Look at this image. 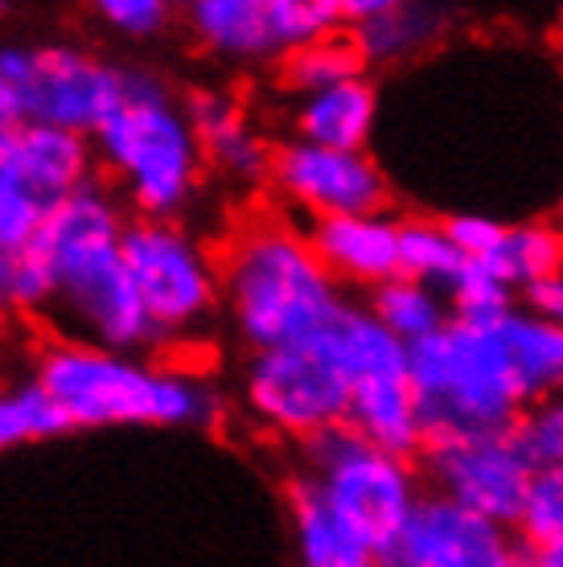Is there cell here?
<instances>
[{
    "label": "cell",
    "instance_id": "cell-1",
    "mask_svg": "<svg viewBox=\"0 0 563 567\" xmlns=\"http://www.w3.org/2000/svg\"><path fill=\"white\" fill-rule=\"evenodd\" d=\"M124 227L120 198L108 185L91 182L45 218L29 251L50 280V305L71 317L79 341L136 354L153 346L156 333L124 268Z\"/></svg>",
    "mask_w": 563,
    "mask_h": 567
},
{
    "label": "cell",
    "instance_id": "cell-2",
    "mask_svg": "<svg viewBox=\"0 0 563 567\" xmlns=\"http://www.w3.org/2000/svg\"><path fill=\"white\" fill-rule=\"evenodd\" d=\"M33 386L42 391L66 432L74 427H211L223 415V399L190 370L149 362L141 354L99 350L91 341H54L38 354Z\"/></svg>",
    "mask_w": 563,
    "mask_h": 567
},
{
    "label": "cell",
    "instance_id": "cell-3",
    "mask_svg": "<svg viewBox=\"0 0 563 567\" xmlns=\"http://www.w3.org/2000/svg\"><path fill=\"white\" fill-rule=\"evenodd\" d=\"M218 305L252 354L313 338L346 305L309 230L280 214L247 218L218 259Z\"/></svg>",
    "mask_w": 563,
    "mask_h": 567
},
{
    "label": "cell",
    "instance_id": "cell-4",
    "mask_svg": "<svg viewBox=\"0 0 563 567\" xmlns=\"http://www.w3.org/2000/svg\"><path fill=\"white\" fill-rule=\"evenodd\" d=\"M91 153L136 218L156 223H177L206 173L185 100L144 66H124V95L91 136Z\"/></svg>",
    "mask_w": 563,
    "mask_h": 567
},
{
    "label": "cell",
    "instance_id": "cell-5",
    "mask_svg": "<svg viewBox=\"0 0 563 567\" xmlns=\"http://www.w3.org/2000/svg\"><path fill=\"white\" fill-rule=\"evenodd\" d=\"M408 379L428 436L506 432L531 403L493 326H449L408 346Z\"/></svg>",
    "mask_w": 563,
    "mask_h": 567
},
{
    "label": "cell",
    "instance_id": "cell-6",
    "mask_svg": "<svg viewBox=\"0 0 563 567\" xmlns=\"http://www.w3.org/2000/svg\"><path fill=\"white\" fill-rule=\"evenodd\" d=\"M305 477L346 539L370 555L403 530L423 497L416 461L382 453L346 424L305 440Z\"/></svg>",
    "mask_w": 563,
    "mask_h": 567
},
{
    "label": "cell",
    "instance_id": "cell-7",
    "mask_svg": "<svg viewBox=\"0 0 563 567\" xmlns=\"http://www.w3.org/2000/svg\"><path fill=\"white\" fill-rule=\"evenodd\" d=\"M0 74L17 86L25 124L91 141L124 95V66L74 42H0Z\"/></svg>",
    "mask_w": 563,
    "mask_h": 567
},
{
    "label": "cell",
    "instance_id": "cell-8",
    "mask_svg": "<svg viewBox=\"0 0 563 567\" xmlns=\"http://www.w3.org/2000/svg\"><path fill=\"white\" fill-rule=\"evenodd\" d=\"M124 268L156 341L194 333L218 309V264L182 223L127 218Z\"/></svg>",
    "mask_w": 563,
    "mask_h": 567
},
{
    "label": "cell",
    "instance_id": "cell-9",
    "mask_svg": "<svg viewBox=\"0 0 563 567\" xmlns=\"http://www.w3.org/2000/svg\"><path fill=\"white\" fill-rule=\"evenodd\" d=\"M243 399L264 427L296 436L300 444L346 424L350 379L321 333L247 358Z\"/></svg>",
    "mask_w": 563,
    "mask_h": 567
},
{
    "label": "cell",
    "instance_id": "cell-10",
    "mask_svg": "<svg viewBox=\"0 0 563 567\" xmlns=\"http://www.w3.org/2000/svg\"><path fill=\"white\" fill-rule=\"evenodd\" d=\"M95 182L91 141L25 124L0 136V247H29L42 223Z\"/></svg>",
    "mask_w": 563,
    "mask_h": 567
},
{
    "label": "cell",
    "instance_id": "cell-11",
    "mask_svg": "<svg viewBox=\"0 0 563 567\" xmlns=\"http://www.w3.org/2000/svg\"><path fill=\"white\" fill-rule=\"evenodd\" d=\"M420 482L428 494L498 526H519L535 468L506 432H444L420 449Z\"/></svg>",
    "mask_w": 563,
    "mask_h": 567
},
{
    "label": "cell",
    "instance_id": "cell-12",
    "mask_svg": "<svg viewBox=\"0 0 563 567\" xmlns=\"http://www.w3.org/2000/svg\"><path fill=\"white\" fill-rule=\"evenodd\" d=\"M379 567H526V543L519 530L452 506L428 494L387 547L375 551Z\"/></svg>",
    "mask_w": 563,
    "mask_h": 567
},
{
    "label": "cell",
    "instance_id": "cell-13",
    "mask_svg": "<svg viewBox=\"0 0 563 567\" xmlns=\"http://www.w3.org/2000/svg\"><path fill=\"white\" fill-rule=\"evenodd\" d=\"M268 185L284 206L317 218L341 214H382L391 202L387 177L367 153H334L305 141H284L272 148Z\"/></svg>",
    "mask_w": 563,
    "mask_h": 567
},
{
    "label": "cell",
    "instance_id": "cell-14",
    "mask_svg": "<svg viewBox=\"0 0 563 567\" xmlns=\"http://www.w3.org/2000/svg\"><path fill=\"white\" fill-rule=\"evenodd\" d=\"M309 243L338 288H379L399 276V218L391 214H341L309 223Z\"/></svg>",
    "mask_w": 563,
    "mask_h": 567
},
{
    "label": "cell",
    "instance_id": "cell-15",
    "mask_svg": "<svg viewBox=\"0 0 563 567\" xmlns=\"http://www.w3.org/2000/svg\"><path fill=\"white\" fill-rule=\"evenodd\" d=\"M341 21L354 33L367 66H387L420 58L444 42L452 9L432 0H341Z\"/></svg>",
    "mask_w": 563,
    "mask_h": 567
},
{
    "label": "cell",
    "instance_id": "cell-16",
    "mask_svg": "<svg viewBox=\"0 0 563 567\" xmlns=\"http://www.w3.org/2000/svg\"><path fill=\"white\" fill-rule=\"evenodd\" d=\"M185 115L194 124L202 165L223 173L239 185L268 182L272 144L259 136L252 115L243 112V103L226 91H194L185 95Z\"/></svg>",
    "mask_w": 563,
    "mask_h": 567
},
{
    "label": "cell",
    "instance_id": "cell-17",
    "mask_svg": "<svg viewBox=\"0 0 563 567\" xmlns=\"http://www.w3.org/2000/svg\"><path fill=\"white\" fill-rule=\"evenodd\" d=\"M346 427H354L358 436L375 444V449H382V453L416 461L423 440H428V427H423L420 403H416V391H411L408 367L379 370V374L358 379L350 386Z\"/></svg>",
    "mask_w": 563,
    "mask_h": 567
},
{
    "label": "cell",
    "instance_id": "cell-18",
    "mask_svg": "<svg viewBox=\"0 0 563 567\" xmlns=\"http://www.w3.org/2000/svg\"><path fill=\"white\" fill-rule=\"evenodd\" d=\"M375 124H379V86L367 74L300 95L293 107V141L334 153H367Z\"/></svg>",
    "mask_w": 563,
    "mask_h": 567
},
{
    "label": "cell",
    "instance_id": "cell-19",
    "mask_svg": "<svg viewBox=\"0 0 563 567\" xmlns=\"http://www.w3.org/2000/svg\"><path fill=\"white\" fill-rule=\"evenodd\" d=\"M182 17L194 42L223 62H235V66L280 62L268 21V0H194L182 9Z\"/></svg>",
    "mask_w": 563,
    "mask_h": 567
},
{
    "label": "cell",
    "instance_id": "cell-20",
    "mask_svg": "<svg viewBox=\"0 0 563 567\" xmlns=\"http://www.w3.org/2000/svg\"><path fill=\"white\" fill-rule=\"evenodd\" d=\"M498 338L506 346V358L526 403H543V399L563 395V329L547 326L531 317L526 309H514L498 321Z\"/></svg>",
    "mask_w": 563,
    "mask_h": 567
},
{
    "label": "cell",
    "instance_id": "cell-21",
    "mask_svg": "<svg viewBox=\"0 0 563 567\" xmlns=\"http://www.w3.org/2000/svg\"><path fill=\"white\" fill-rule=\"evenodd\" d=\"M367 312L399 341V346H416V341L432 338V333H440V329L452 321L440 288L403 280V276H395V280L370 288Z\"/></svg>",
    "mask_w": 563,
    "mask_h": 567
},
{
    "label": "cell",
    "instance_id": "cell-22",
    "mask_svg": "<svg viewBox=\"0 0 563 567\" xmlns=\"http://www.w3.org/2000/svg\"><path fill=\"white\" fill-rule=\"evenodd\" d=\"M485 268L506 280L514 292L563 271V227L555 218H526L519 227H506L498 251L485 259Z\"/></svg>",
    "mask_w": 563,
    "mask_h": 567
},
{
    "label": "cell",
    "instance_id": "cell-23",
    "mask_svg": "<svg viewBox=\"0 0 563 567\" xmlns=\"http://www.w3.org/2000/svg\"><path fill=\"white\" fill-rule=\"evenodd\" d=\"M362 74H367V58H362L350 29L325 33L317 42L300 45V50L280 58V83L293 91L296 100L313 95V91H325V86L362 79Z\"/></svg>",
    "mask_w": 563,
    "mask_h": 567
},
{
    "label": "cell",
    "instance_id": "cell-24",
    "mask_svg": "<svg viewBox=\"0 0 563 567\" xmlns=\"http://www.w3.org/2000/svg\"><path fill=\"white\" fill-rule=\"evenodd\" d=\"M288 511H293V539H296L300 567H325L334 564V559H341V555L358 551L346 539V530L329 518V511L321 506V497H317V489L309 485L305 473L288 485Z\"/></svg>",
    "mask_w": 563,
    "mask_h": 567
},
{
    "label": "cell",
    "instance_id": "cell-25",
    "mask_svg": "<svg viewBox=\"0 0 563 567\" xmlns=\"http://www.w3.org/2000/svg\"><path fill=\"white\" fill-rule=\"evenodd\" d=\"M465 268L457 247L444 235V223L437 218H403L399 223V276L428 288H449L452 276Z\"/></svg>",
    "mask_w": 563,
    "mask_h": 567
},
{
    "label": "cell",
    "instance_id": "cell-26",
    "mask_svg": "<svg viewBox=\"0 0 563 567\" xmlns=\"http://www.w3.org/2000/svg\"><path fill=\"white\" fill-rule=\"evenodd\" d=\"M444 305L457 326H498L506 312L519 309V292L498 280L485 264H465L444 288Z\"/></svg>",
    "mask_w": 563,
    "mask_h": 567
},
{
    "label": "cell",
    "instance_id": "cell-27",
    "mask_svg": "<svg viewBox=\"0 0 563 567\" xmlns=\"http://www.w3.org/2000/svg\"><path fill=\"white\" fill-rule=\"evenodd\" d=\"M66 424L54 412V403L29 383L0 386V453L21 449V444H38V440L62 436Z\"/></svg>",
    "mask_w": 563,
    "mask_h": 567
},
{
    "label": "cell",
    "instance_id": "cell-28",
    "mask_svg": "<svg viewBox=\"0 0 563 567\" xmlns=\"http://www.w3.org/2000/svg\"><path fill=\"white\" fill-rule=\"evenodd\" d=\"M268 21L280 58L300 50V45L317 42L325 33L346 29V21H341V0H268Z\"/></svg>",
    "mask_w": 563,
    "mask_h": 567
},
{
    "label": "cell",
    "instance_id": "cell-29",
    "mask_svg": "<svg viewBox=\"0 0 563 567\" xmlns=\"http://www.w3.org/2000/svg\"><path fill=\"white\" fill-rule=\"evenodd\" d=\"M514 530H519V539L526 547L563 539V465L535 468L526 502H522V518Z\"/></svg>",
    "mask_w": 563,
    "mask_h": 567
},
{
    "label": "cell",
    "instance_id": "cell-30",
    "mask_svg": "<svg viewBox=\"0 0 563 567\" xmlns=\"http://www.w3.org/2000/svg\"><path fill=\"white\" fill-rule=\"evenodd\" d=\"M510 436L519 444V453L531 461V468L563 465V395L531 403V408L514 420Z\"/></svg>",
    "mask_w": 563,
    "mask_h": 567
},
{
    "label": "cell",
    "instance_id": "cell-31",
    "mask_svg": "<svg viewBox=\"0 0 563 567\" xmlns=\"http://www.w3.org/2000/svg\"><path fill=\"white\" fill-rule=\"evenodd\" d=\"M50 305V280L29 247H0V312H29Z\"/></svg>",
    "mask_w": 563,
    "mask_h": 567
},
{
    "label": "cell",
    "instance_id": "cell-32",
    "mask_svg": "<svg viewBox=\"0 0 563 567\" xmlns=\"http://www.w3.org/2000/svg\"><path fill=\"white\" fill-rule=\"evenodd\" d=\"M95 17L124 42H153L177 21V9L165 0H99Z\"/></svg>",
    "mask_w": 563,
    "mask_h": 567
},
{
    "label": "cell",
    "instance_id": "cell-33",
    "mask_svg": "<svg viewBox=\"0 0 563 567\" xmlns=\"http://www.w3.org/2000/svg\"><path fill=\"white\" fill-rule=\"evenodd\" d=\"M444 235L465 264H485L506 235V223H498L490 214H452V218H444Z\"/></svg>",
    "mask_w": 563,
    "mask_h": 567
},
{
    "label": "cell",
    "instance_id": "cell-34",
    "mask_svg": "<svg viewBox=\"0 0 563 567\" xmlns=\"http://www.w3.org/2000/svg\"><path fill=\"white\" fill-rule=\"evenodd\" d=\"M519 309H526L531 317L547 321V326L563 329V271H555V276H547V280L531 284V288H522Z\"/></svg>",
    "mask_w": 563,
    "mask_h": 567
},
{
    "label": "cell",
    "instance_id": "cell-35",
    "mask_svg": "<svg viewBox=\"0 0 563 567\" xmlns=\"http://www.w3.org/2000/svg\"><path fill=\"white\" fill-rule=\"evenodd\" d=\"M526 567H563V539L526 547Z\"/></svg>",
    "mask_w": 563,
    "mask_h": 567
},
{
    "label": "cell",
    "instance_id": "cell-36",
    "mask_svg": "<svg viewBox=\"0 0 563 567\" xmlns=\"http://www.w3.org/2000/svg\"><path fill=\"white\" fill-rule=\"evenodd\" d=\"M325 567H379V564H375V555L370 551H354V555H341V559H334V564H325Z\"/></svg>",
    "mask_w": 563,
    "mask_h": 567
},
{
    "label": "cell",
    "instance_id": "cell-37",
    "mask_svg": "<svg viewBox=\"0 0 563 567\" xmlns=\"http://www.w3.org/2000/svg\"><path fill=\"white\" fill-rule=\"evenodd\" d=\"M555 223H560V227H563V202H560V218H555Z\"/></svg>",
    "mask_w": 563,
    "mask_h": 567
},
{
    "label": "cell",
    "instance_id": "cell-38",
    "mask_svg": "<svg viewBox=\"0 0 563 567\" xmlns=\"http://www.w3.org/2000/svg\"><path fill=\"white\" fill-rule=\"evenodd\" d=\"M560 38H563V13H560Z\"/></svg>",
    "mask_w": 563,
    "mask_h": 567
},
{
    "label": "cell",
    "instance_id": "cell-39",
    "mask_svg": "<svg viewBox=\"0 0 563 567\" xmlns=\"http://www.w3.org/2000/svg\"><path fill=\"white\" fill-rule=\"evenodd\" d=\"M0 13H9V4H0Z\"/></svg>",
    "mask_w": 563,
    "mask_h": 567
}]
</instances>
